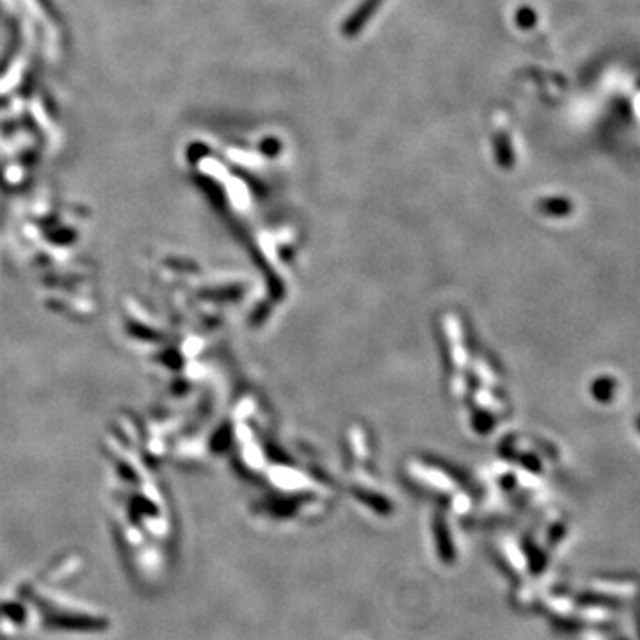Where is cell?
<instances>
[{
	"mask_svg": "<svg viewBox=\"0 0 640 640\" xmlns=\"http://www.w3.org/2000/svg\"><path fill=\"white\" fill-rule=\"evenodd\" d=\"M615 394V381L610 377H603L599 381L594 382V395L598 397V401L608 402L610 397L614 399Z\"/></svg>",
	"mask_w": 640,
	"mask_h": 640,
	"instance_id": "1",
	"label": "cell"
},
{
	"mask_svg": "<svg viewBox=\"0 0 640 640\" xmlns=\"http://www.w3.org/2000/svg\"><path fill=\"white\" fill-rule=\"evenodd\" d=\"M636 427H639V431H640V416L636 418Z\"/></svg>",
	"mask_w": 640,
	"mask_h": 640,
	"instance_id": "2",
	"label": "cell"
}]
</instances>
